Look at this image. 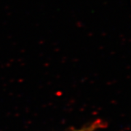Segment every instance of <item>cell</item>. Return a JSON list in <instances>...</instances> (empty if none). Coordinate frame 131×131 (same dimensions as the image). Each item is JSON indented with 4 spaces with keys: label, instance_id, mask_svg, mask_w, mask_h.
Listing matches in <instances>:
<instances>
[{
    "label": "cell",
    "instance_id": "cell-1",
    "mask_svg": "<svg viewBox=\"0 0 131 131\" xmlns=\"http://www.w3.org/2000/svg\"><path fill=\"white\" fill-rule=\"evenodd\" d=\"M103 127V122L101 120H97L95 122L89 124L84 127H82L78 130H75L72 131H95L99 128H101Z\"/></svg>",
    "mask_w": 131,
    "mask_h": 131
}]
</instances>
